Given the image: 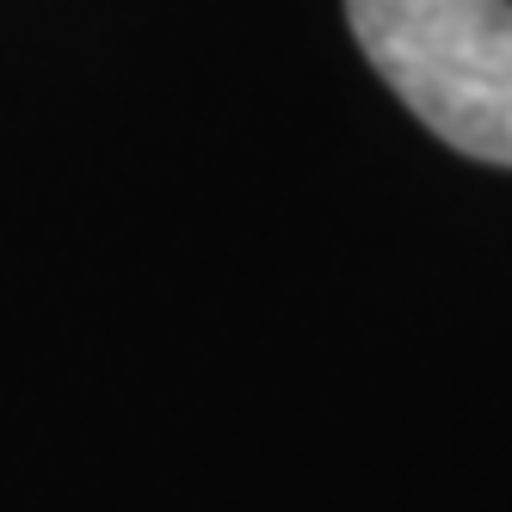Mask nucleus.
<instances>
[{
  "label": "nucleus",
  "instance_id": "1",
  "mask_svg": "<svg viewBox=\"0 0 512 512\" xmlns=\"http://www.w3.org/2000/svg\"><path fill=\"white\" fill-rule=\"evenodd\" d=\"M346 25L438 142L512 167V0H346Z\"/></svg>",
  "mask_w": 512,
  "mask_h": 512
}]
</instances>
